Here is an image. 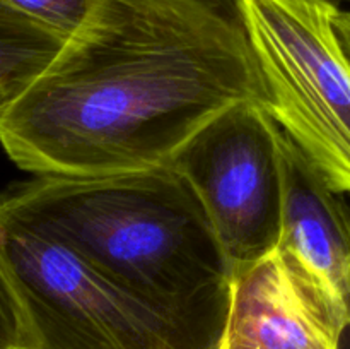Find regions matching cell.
Segmentation results:
<instances>
[{"mask_svg":"<svg viewBox=\"0 0 350 349\" xmlns=\"http://www.w3.org/2000/svg\"><path fill=\"white\" fill-rule=\"evenodd\" d=\"M245 101L265 89L232 0H99L0 109V144L38 177L152 170Z\"/></svg>","mask_w":350,"mask_h":349,"instance_id":"6da1fadb","label":"cell"},{"mask_svg":"<svg viewBox=\"0 0 350 349\" xmlns=\"http://www.w3.org/2000/svg\"><path fill=\"white\" fill-rule=\"evenodd\" d=\"M9 190L157 317L202 349H222L234 277L200 197L176 168L36 177Z\"/></svg>","mask_w":350,"mask_h":349,"instance_id":"7a4b0ae2","label":"cell"},{"mask_svg":"<svg viewBox=\"0 0 350 349\" xmlns=\"http://www.w3.org/2000/svg\"><path fill=\"white\" fill-rule=\"evenodd\" d=\"M0 263L36 349H202L109 279L68 240L0 192Z\"/></svg>","mask_w":350,"mask_h":349,"instance_id":"3957f363","label":"cell"},{"mask_svg":"<svg viewBox=\"0 0 350 349\" xmlns=\"http://www.w3.org/2000/svg\"><path fill=\"white\" fill-rule=\"evenodd\" d=\"M265 108L335 192L350 195V57L338 0H232Z\"/></svg>","mask_w":350,"mask_h":349,"instance_id":"277c9868","label":"cell"},{"mask_svg":"<svg viewBox=\"0 0 350 349\" xmlns=\"http://www.w3.org/2000/svg\"><path fill=\"white\" fill-rule=\"evenodd\" d=\"M280 135L262 101H245L208 122L171 161L200 197L232 277L279 246Z\"/></svg>","mask_w":350,"mask_h":349,"instance_id":"5b68a950","label":"cell"},{"mask_svg":"<svg viewBox=\"0 0 350 349\" xmlns=\"http://www.w3.org/2000/svg\"><path fill=\"white\" fill-rule=\"evenodd\" d=\"M280 154L284 204L277 248L350 328V204L284 132Z\"/></svg>","mask_w":350,"mask_h":349,"instance_id":"8992f818","label":"cell"},{"mask_svg":"<svg viewBox=\"0 0 350 349\" xmlns=\"http://www.w3.org/2000/svg\"><path fill=\"white\" fill-rule=\"evenodd\" d=\"M349 331L275 248L232 281L222 349H342Z\"/></svg>","mask_w":350,"mask_h":349,"instance_id":"52a82bcc","label":"cell"},{"mask_svg":"<svg viewBox=\"0 0 350 349\" xmlns=\"http://www.w3.org/2000/svg\"><path fill=\"white\" fill-rule=\"evenodd\" d=\"M65 40L0 0V84L17 96L50 65Z\"/></svg>","mask_w":350,"mask_h":349,"instance_id":"ba28073f","label":"cell"},{"mask_svg":"<svg viewBox=\"0 0 350 349\" xmlns=\"http://www.w3.org/2000/svg\"><path fill=\"white\" fill-rule=\"evenodd\" d=\"M2 2L67 41L84 26L99 0H2Z\"/></svg>","mask_w":350,"mask_h":349,"instance_id":"9c48e42d","label":"cell"},{"mask_svg":"<svg viewBox=\"0 0 350 349\" xmlns=\"http://www.w3.org/2000/svg\"><path fill=\"white\" fill-rule=\"evenodd\" d=\"M0 349H36L21 298L0 263Z\"/></svg>","mask_w":350,"mask_h":349,"instance_id":"30bf717a","label":"cell"},{"mask_svg":"<svg viewBox=\"0 0 350 349\" xmlns=\"http://www.w3.org/2000/svg\"><path fill=\"white\" fill-rule=\"evenodd\" d=\"M335 27H337V33L340 36L342 44H344L345 51H347V55L350 57V10H338L337 17H335Z\"/></svg>","mask_w":350,"mask_h":349,"instance_id":"8fae6325","label":"cell"},{"mask_svg":"<svg viewBox=\"0 0 350 349\" xmlns=\"http://www.w3.org/2000/svg\"><path fill=\"white\" fill-rule=\"evenodd\" d=\"M12 99H16V94H14L9 88H5V86L0 84V109L5 108V106L9 105Z\"/></svg>","mask_w":350,"mask_h":349,"instance_id":"7c38bea8","label":"cell"}]
</instances>
